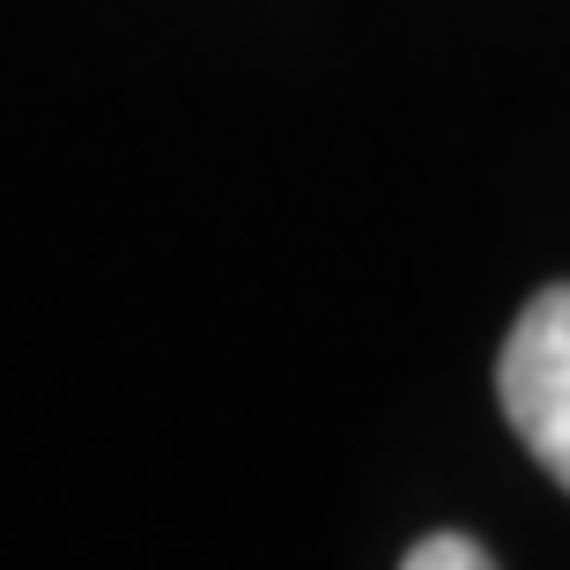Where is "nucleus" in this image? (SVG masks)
I'll list each match as a JSON object with an SVG mask.
<instances>
[{"label":"nucleus","mask_w":570,"mask_h":570,"mask_svg":"<svg viewBox=\"0 0 570 570\" xmlns=\"http://www.w3.org/2000/svg\"><path fill=\"white\" fill-rule=\"evenodd\" d=\"M497 393L519 444L570 489V282H549L519 312L497 363Z\"/></svg>","instance_id":"f257e3e1"},{"label":"nucleus","mask_w":570,"mask_h":570,"mask_svg":"<svg viewBox=\"0 0 570 570\" xmlns=\"http://www.w3.org/2000/svg\"><path fill=\"white\" fill-rule=\"evenodd\" d=\"M401 570H497V556L482 541H466V533H430V541L407 549Z\"/></svg>","instance_id":"f03ea898"}]
</instances>
